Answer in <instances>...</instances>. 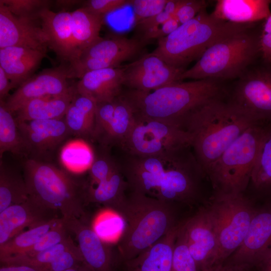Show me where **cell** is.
<instances>
[{
    "mask_svg": "<svg viewBox=\"0 0 271 271\" xmlns=\"http://www.w3.org/2000/svg\"><path fill=\"white\" fill-rule=\"evenodd\" d=\"M29 198L24 175L9 166L1 159L0 212L10 206L25 202Z\"/></svg>",
    "mask_w": 271,
    "mask_h": 271,
    "instance_id": "1f68e13d",
    "label": "cell"
},
{
    "mask_svg": "<svg viewBox=\"0 0 271 271\" xmlns=\"http://www.w3.org/2000/svg\"><path fill=\"white\" fill-rule=\"evenodd\" d=\"M13 88L11 82L4 70L0 66V100L4 101L10 90Z\"/></svg>",
    "mask_w": 271,
    "mask_h": 271,
    "instance_id": "c3c4849f",
    "label": "cell"
},
{
    "mask_svg": "<svg viewBox=\"0 0 271 271\" xmlns=\"http://www.w3.org/2000/svg\"><path fill=\"white\" fill-rule=\"evenodd\" d=\"M131 0H90L83 7L92 13L104 15L130 5Z\"/></svg>",
    "mask_w": 271,
    "mask_h": 271,
    "instance_id": "b9f144b4",
    "label": "cell"
},
{
    "mask_svg": "<svg viewBox=\"0 0 271 271\" xmlns=\"http://www.w3.org/2000/svg\"><path fill=\"white\" fill-rule=\"evenodd\" d=\"M179 225L136 257L125 261L128 271H171Z\"/></svg>",
    "mask_w": 271,
    "mask_h": 271,
    "instance_id": "484cf974",
    "label": "cell"
},
{
    "mask_svg": "<svg viewBox=\"0 0 271 271\" xmlns=\"http://www.w3.org/2000/svg\"><path fill=\"white\" fill-rule=\"evenodd\" d=\"M124 71L118 67L86 72L75 84L76 91L96 103L112 101L123 92Z\"/></svg>",
    "mask_w": 271,
    "mask_h": 271,
    "instance_id": "603a6c76",
    "label": "cell"
},
{
    "mask_svg": "<svg viewBox=\"0 0 271 271\" xmlns=\"http://www.w3.org/2000/svg\"><path fill=\"white\" fill-rule=\"evenodd\" d=\"M71 17L73 37L78 58L82 51L102 38L100 32L104 16L82 7L71 12Z\"/></svg>",
    "mask_w": 271,
    "mask_h": 271,
    "instance_id": "f546056e",
    "label": "cell"
},
{
    "mask_svg": "<svg viewBox=\"0 0 271 271\" xmlns=\"http://www.w3.org/2000/svg\"><path fill=\"white\" fill-rule=\"evenodd\" d=\"M36 21L14 15L0 2V49L18 46L47 51V36Z\"/></svg>",
    "mask_w": 271,
    "mask_h": 271,
    "instance_id": "e0dca14e",
    "label": "cell"
},
{
    "mask_svg": "<svg viewBox=\"0 0 271 271\" xmlns=\"http://www.w3.org/2000/svg\"><path fill=\"white\" fill-rule=\"evenodd\" d=\"M250 25L217 20L205 9L170 35L158 39L157 47L150 53L172 66L185 69L190 62L198 60L213 44L250 28Z\"/></svg>",
    "mask_w": 271,
    "mask_h": 271,
    "instance_id": "8992f818",
    "label": "cell"
},
{
    "mask_svg": "<svg viewBox=\"0 0 271 271\" xmlns=\"http://www.w3.org/2000/svg\"><path fill=\"white\" fill-rule=\"evenodd\" d=\"M180 25L178 20L173 16L163 24L144 32L143 41L145 42L150 39H159L165 37L173 32Z\"/></svg>",
    "mask_w": 271,
    "mask_h": 271,
    "instance_id": "ee69618b",
    "label": "cell"
},
{
    "mask_svg": "<svg viewBox=\"0 0 271 271\" xmlns=\"http://www.w3.org/2000/svg\"><path fill=\"white\" fill-rule=\"evenodd\" d=\"M171 271H200L179 228L173 251Z\"/></svg>",
    "mask_w": 271,
    "mask_h": 271,
    "instance_id": "74e56055",
    "label": "cell"
},
{
    "mask_svg": "<svg viewBox=\"0 0 271 271\" xmlns=\"http://www.w3.org/2000/svg\"><path fill=\"white\" fill-rule=\"evenodd\" d=\"M65 271H94L84 261Z\"/></svg>",
    "mask_w": 271,
    "mask_h": 271,
    "instance_id": "816d5d0a",
    "label": "cell"
},
{
    "mask_svg": "<svg viewBox=\"0 0 271 271\" xmlns=\"http://www.w3.org/2000/svg\"><path fill=\"white\" fill-rule=\"evenodd\" d=\"M17 122L28 154L51 151L71 134L64 118Z\"/></svg>",
    "mask_w": 271,
    "mask_h": 271,
    "instance_id": "7402d4cb",
    "label": "cell"
},
{
    "mask_svg": "<svg viewBox=\"0 0 271 271\" xmlns=\"http://www.w3.org/2000/svg\"><path fill=\"white\" fill-rule=\"evenodd\" d=\"M207 6V3L204 0H182L174 17L183 24L195 18Z\"/></svg>",
    "mask_w": 271,
    "mask_h": 271,
    "instance_id": "60d3db41",
    "label": "cell"
},
{
    "mask_svg": "<svg viewBox=\"0 0 271 271\" xmlns=\"http://www.w3.org/2000/svg\"><path fill=\"white\" fill-rule=\"evenodd\" d=\"M96 103L76 92L64 119L71 134L93 139Z\"/></svg>",
    "mask_w": 271,
    "mask_h": 271,
    "instance_id": "f1b7e54d",
    "label": "cell"
},
{
    "mask_svg": "<svg viewBox=\"0 0 271 271\" xmlns=\"http://www.w3.org/2000/svg\"><path fill=\"white\" fill-rule=\"evenodd\" d=\"M71 235L75 236L84 262L94 271H113L112 249L88 224L75 217H62Z\"/></svg>",
    "mask_w": 271,
    "mask_h": 271,
    "instance_id": "d6986e66",
    "label": "cell"
},
{
    "mask_svg": "<svg viewBox=\"0 0 271 271\" xmlns=\"http://www.w3.org/2000/svg\"><path fill=\"white\" fill-rule=\"evenodd\" d=\"M95 155L90 147L82 141L70 142L62 149L60 159L67 168L74 171L89 169Z\"/></svg>",
    "mask_w": 271,
    "mask_h": 271,
    "instance_id": "d590c367",
    "label": "cell"
},
{
    "mask_svg": "<svg viewBox=\"0 0 271 271\" xmlns=\"http://www.w3.org/2000/svg\"><path fill=\"white\" fill-rule=\"evenodd\" d=\"M58 6L62 7H70L78 4L80 1L76 0H59L56 1Z\"/></svg>",
    "mask_w": 271,
    "mask_h": 271,
    "instance_id": "f5cc1de1",
    "label": "cell"
},
{
    "mask_svg": "<svg viewBox=\"0 0 271 271\" xmlns=\"http://www.w3.org/2000/svg\"><path fill=\"white\" fill-rule=\"evenodd\" d=\"M256 266L258 271H271V250Z\"/></svg>",
    "mask_w": 271,
    "mask_h": 271,
    "instance_id": "f907efd6",
    "label": "cell"
},
{
    "mask_svg": "<svg viewBox=\"0 0 271 271\" xmlns=\"http://www.w3.org/2000/svg\"><path fill=\"white\" fill-rule=\"evenodd\" d=\"M271 250V201L257 208L240 246L230 260L257 266Z\"/></svg>",
    "mask_w": 271,
    "mask_h": 271,
    "instance_id": "ac0fdd59",
    "label": "cell"
},
{
    "mask_svg": "<svg viewBox=\"0 0 271 271\" xmlns=\"http://www.w3.org/2000/svg\"><path fill=\"white\" fill-rule=\"evenodd\" d=\"M190 134L168 121L136 117L120 146L128 155L147 157L191 147Z\"/></svg>",
    "mask_w": 271,
    "mask_h": 271,
    "instance_id": "30bf717a",
    "label": "cell"
},
{
    "mask_svg": "<svg viewBox=\"0 0 271 271\" xmlns=\"http://www.w3.org/2000/svg\"><path fill=\"white\" fill-rule=\"evenodd\" d=\"M75 93L74 85L73 88L65 94L32 100L15 112L16 119L27 121L63 118Z\"/></svg>",
    "mask_w": 271,
    "mask_h": 271,
    "instance_id": "83f0119b",
    "label": "cell"
},
{
    "mask_svg": "<svg viewBox=\"0 0 271 271\" xmlns=\"http://www.w3.org/2000/svg\"><path fill=\"white\" fill-rule=\"evenodd\" d=\"M123 85L130 89L150 92L180 81L184 68L172 66L160 57L146 54L124 66Z\"/></svg>",
    "mask_w": 271,
    "mask_h": 271,
    "instance_id": "9a60e30c",
    "label": "cell"
},
{
    "mask_svg": "<svg viewBox=\"0 0 271 271\" xmlns=\"http://www.w3.org/2000/svg\"><path fill=\"white\" fill-rule=\"evenodd\" d=\"M14 15L21 18L38 20L39 13L49 8L47 0H1Z\"/></svg>",
    "mask_w": 271,
    "mask_h": 271,
    "instance_id": "8d00e7d4",
    "label": "cell"
},
{
    "mask_svg": "<svg viewBox=\"0 0 271 271\" xmlns=\"http://www.w3.org/2000/svg\"><path fill=\"white\" fill-rule=\"evenodd\" d=\"M71 236L67 240L32 255H15L1 260L2 264H26L46 270L65 251L75 246Z\"/></svg>",
    "mask_w": 271,
    "mask_h": 271,
    "instance_id": "e575fe53",
    "label": "cell"
},
{
    "mask_svg": "<svg viewBox=\"0 0 271 271\" xmlns=\"http://www.w3.org/2000/svg\"><path fill=\"white\" fill-rule=\"evenodd\" d=\"M239 78L230 102L255 121L271 123V64L262 61Z\"/></svg>",
    "mask_w": 271,
    "mask_h": 271,
    "instance_id": "8fae6325",
    "label": "cell"
},
{
    "mask_svg": "<svg viewBox=\"0 0 271 271\" xmlns=\"http://www.w3.org/2000/svg\"><path fill=\"white\" fill-rule=\"evenodd\" d=\"M250 181L259 193L271 195V123L263 124Z\"/></svg>",
    "mask_w": 271,
    "mask_h": 271,
    "instance_id": "4dcf8cb0",
    "label": "cell"
},
{
    "mask_svg": "<svg viewBox=\"0 0 271 271\" xmlns=\"http://www.w3.org/2000/svg\"><path fill=\"white\" fill-rule=\"evenodd\" d=\"M128 187L120 164L108 178L96 184H87L88 202L101 204L118 214L126 200L125 191Z\"/></svg>",
    "mask_w": 271,
    "mask_h": 271,
    "instance_id": "4316f807",
    "label": "cell"
},
{
    "mask_svg": "<svg viewBox=\"0 0 271 271\" xmlns=\"http://www.w3.org/2000/svg\"><path fill=\"white\" fill-rule=\"evenodd\" d=\"M189 251L200 271L214 265L218 244L210 218L206 208L200 210L179 225Z\"/></svg>",
    "mask_w": 271,
    "mask_h": 271,
    "instance_id": "2e32d148",
    "label": "cell"
},
{
    "mask_svg": "<svg viewBox=\"0 0 271 271\" xmlns=\"http://www.w3.org/2000/svg\"><path fill=\"white\" fill-rule=\"evenodd\" d=\"M219 80L212 79L178 82L150 92L130 89L122 95L132 107L136 117L173 122L196 107L220 97Z\"/></svg>",
    "mask_w": 271,
    "mask_h": 271,
    "instance_id": "3957f363",
    "label": "cell"
},
{
    "mask_svg": "<svg viewBox=\"0 0 271 271\" xmlns=\"http://www.w3.org/2000/svg\"><path fill=\"white\" fill-rule=\"evenodd\" d=\"M118 215L124 227L118 248L125 261L140 254L176 226L170 203L132 192Z\"/></svg>",
    "mask_w": 271,
    "mask_h": 271,
    "instance_id": "277c9868",
    "label": "cell"
},
{
    "mask_svg": "<svg viewBox=\"0 0 271 271\" xmlns=\"http://www.w3.org/2000/svg\"><path fill=\"white\" fill-rule=\"evenodd\" d=\"M0 271H42L35 267L19 264H2Z\"/></svg>",
    "mask_w": 271,
    "mask_h": 271,
    "instance_id": "681fc988",
    "label": "cell"
},
{
    "mask_svg": "<svg viewBox=\"0 0 271 271\" xmlns=\"http://www.w3.org/2000/svg\"><path fill=\"white\" fill-rule=\"evenodd\" d=\"M47 51L12 46L0 49V66L9 78L13 88L20 86L32 77Z\"/></svg>",
    "mask_w": 271,
    "mask_h": 271,
    "instance_id": "cb8c5ba5",
    "label": "cell"
},
{
    "mask_svg": "<svg viewBox=\"0 0 271 271\" xmlns=\"http://www.w3.org/2000/svg\"><path fill=\"white\" fill-rule=\"evenodd\" d=\"M104 216L98 220L96 224L95 229H97L103 227L104 229L108 227L99 236L103 235L110 238L114 237L113 236H115L119 232L121 234L124 227V222L122 218L118 214L117 215L109 214ZM100 231L96 233H98Z\"/></svg>",
    "mask_w": 271,
    "mask_h": 271,
    "instance_id": "7bdbcfd3",
    "label": "cell"
},
{
    "mask_svg": "<svg viewBox=\"0 0 271 271\" xmlns=\"http://www.w3.org/2000/svg\"><path fill=\"white\" fill-rule=\"evenodd\" d=\"M0 157L6 152L16 155L28 154L24 140L19 130L16 118L0 100Z\"/></svg>",
    "mask_w": 271,
    "mask_h": 271,
    "instance_id": "836d02e7",
    "label": "cell"
},
{
    "mask_svg": "<svg viewBox=\"0 0 271 271\" xmlns=\"http://www.w3.org/2000/svg\"><path fill=\"white\" fill-rule=\"evenodd\" d=\"M237 32L213 44L179 80H215L239 78L261 57L259 31L249 28Z\"/></svg>",
    "mask_w": 271,
    "mask_h": 271,
    "instance_id": "52a82bcc",
    "label": "cell"
},
{
    "mask_svg": "<svg viewBox=\"0 0 271 271\" xmlns=\"http://www.w3.org/2000/svg\"><path fill=\"white\" fill-rule=\"evenodd\" d=\"M263 124L247 128L209 167L208 175L216 193H242L250 181Z\"/></svg>",
    "mask_w": 271,
    "mask_h": 271,
    "instance_id": "ba28073f",
    "label": "cell"
},
{
    "mask_svg": "<svg viewBox=\"0 0 271 271\" xmlns=\"http://www.w3.org/2000/svg\"><path fill=\"white\" fill-rule=\"evenodd\" d=\"M57 212L30 198L0 212V245L25 231L59 217Z\"/></svg>",
    "mask_w": 271,
    "mask_h": 271,
    "instance_id": "ffe728a7",
    "label": "cell"
},
{
    "mask_svg": "<svg viewBox=\"0 0 271 271\" xmlns=\"http://www.w3.org/2000/svg\"><path fill=\"white\" fill-rule=\"evenodd\" d=\"M250 265L244 263L235 262L229 260V262H224L215 265L207 271H248Z\"/></svg>",
    "mask_w": 271,
    "mask_h": 271,
    "instance_id": "7dc6e473",
    "label": "cell"
},
{
    "mask_svg": "<svg viewBox=\"0 0 271 271\" xmlns=\"http://www.w3.org/2000/svg\"><path fill=\"white\" fill-rule=\"evenodd\" d=\"M207 207L218 244L215 265L240 246L257 208L242 193H216Z\"/></svg>",
    "mask_w": 271,
    "mask_h": 271,
    "instance_id": "9c48e42d",
    "label": "cell"
},
{
    "mask_svg": "<svg viewBox=\"0 0 271 271\" xmlns=\"http://www.w3.org/2000/svg\"><path fill=\"white\" fill-rule=\"evenodd\" d=\"M190 148L147 157L127 154L121 165L131 192L170 204L192 199L204 173Z\"/></svg>",
    "mask_w": 271,
    "mask_h": 271,
    "instance_id": "6da1fadb",
    "label": "cell"
},
{
    "mask_svg": "<svg viewBox=\"0 0 271 271\" xmlns=\"http://www.w3.org/2000/svg\"><path fill=\"white\" fill-rule=\"evenodd\" d=\"M270 4V0H218L210 15L220 21L251 24L271 14Z\"/></svg>",
    "mask_w": 271,
    "mask_h": 271,
    "instance_id": "d4e9b609",
    "label": "cell"
},
{
    "mask_svg": "<svg viewBox=\"0 0 271 271\" xmlns=\"http://www.w3.org/2000/svg\"><path fill=\"white\" fill-rule=\"evenodd\" d=\"M61 221L62 217H59L37 227L28 229L1 245L0 260L25 252Z\"/></svg>",
    "mask_w": 271,
    "mask_h": 271,
    "instance_id": "d6a6232c",
    "label": "cell"
},
{
    "mask_svg": "<svg viewBox=\"0 0 271 271\" xmlns=\"http://www.w3.org/2000/svg\"><path fill=\"white\" fill-rule=\"evenodd\" d=\"M255 121L230 101L213 98L190 111L178 124L191 136V148L204 174Z\"/></svg>",
    "mask_w": 271,
    "mask_h": 271,
    "instance_id": "7a4b0ae2",
    "label": "cell"
},
{
    "mask_svg": "<svg viewBox=\"0 0 271 271\" xmlns=\"http://www.w3.org/2000/svg\"><path fill=\"white\" fill-rule=\"evenodd\" d=\"M70 236L71 234L63 224L62 219L59 224L49 231L33 246L25 252L17 255L28 256L35 254L67 240Z\"/></svg>",
    "mask_w": 271,
    "mask_h": 271,
    "instance_id": "f35d334b",
    "label": "cell"
},
{
    "mask_svg": "<svg viewBox=\"0 0 271 271\" xmlns=\"http://www.w3.org/2000/svg\"><path fill=\"white\" fill-rule=\"evenodd\" d=\"M24 176L29 197L61 214L87 222V184L77 181L63 170L35 159L24 164Z\"/></svg>",
    "mask_w": 271,
    "mask_h": 271,
    "instance_id": "5b68a950",
    "label": "cell"
},
{
    "mask_svg": "<svg viewBox=\"0 0 271 271\" xmlns=\"http://www.w3.org/2000/svg\"><path fill=\"white\" fill-rule=\"evenodd\" d=\"M38 19L49 48L61 60L72 64L77 54L73 37L71 12H54L47 8L39 13Z\"/></svg>",
    "mask_w": 271,
    "mask_h": 271,
    "instance_id": "44dd1931",
    "label": "cell"
},
{
    "mask_svg": "<svg viewBox=\"0 0 271 271\" xmlns=\"http://www.w3.org/2000/svg\"><path fill=\"white\" fill-rule=\"evenodd\" d=\"M168 0H131L136 25L144 19L153 17L162 12Z\"/></svg>",
    "mask_w": 271,
    "mask_h": 271,
    "instance_id": "ab89813d",
    "label": "cell"
},
{
    "mask_svg": "<svg viewBox=\"0 0 271 271\" xmlns=\"http://www.w3.org/2000/svg\"><path fill=\"white\" fill-rule=\"evenodd\" d=\"M172 17L173 16L164 9L159 14L142 20L135 25L142 31L145 32L152 28L163 24Z\"/></svg>",
    "mask_w": 271,
    "mask_h": 271,
    "instance_id": "bcb514c9",
    "label": "cell"
},
{
    "mask_svg": "<svg viewBox=\"0 0 271 271\" xmlns=\"http://www.w3.org/2000/svg\"><path fill=\"white\" fill-rule=\"evenodd\" d=\"M143 40L118 36L101 38L84 50L69 67L73 77L79 79L86 72L118 67L134 56L143 46Z\"/></svg>",
    "mask_w": 271,
    "mask_h": 271,
    "instance_id": "7c38bea8",
    "label": "cell"
},
{
    "mask_svg": "<svg viewBox=\"0 0 271 271\" xmlns=\"http://www.w3.org/2000/svg\"><path fill=\"white\" fill-rule=\"evenodd\" d=\"M263 21L259 33L261 58L271 64V14Z\"/></svg>",
    "mask_w": 271,
    "mask_h": 271,
    "instance_id": "f6af8a7d",
    "label": "cell"
},
{
    "mask_svg": "<svg viewBox=\"0 0 271 271\" xmlns=\"http://www.w3.org/2000/svg\"><path fill=\"white\" fill-rule=\"evenodd\" d=\"M134 120L133 109L122 94L112 101L97 103L93 139L105 148L120 147Z\"/></svg>",
    "mask_w": 271,
    "mask_h": 271,
    "instance_id": "5bb4252c",
    "label": "cell"
},
{
    "mask_svg": "<svg viewBox=\"0 0 271 271\" xmlns=\"http://www.w3.org/2000/svg\"><path fill=\"white\" fill-rule=\"evenodd\" d=\"M66 66L47 69L31 77L4 101L7 109L13 113L32 100L70 92L74 85H70L68 80L73 77L69 66Z\"/></svg>",
    "mask_w": 271,
    "mask_h": 271,
    "instance_id": "4fadbf2b",
    "label": "cell"
}]
</instances>
